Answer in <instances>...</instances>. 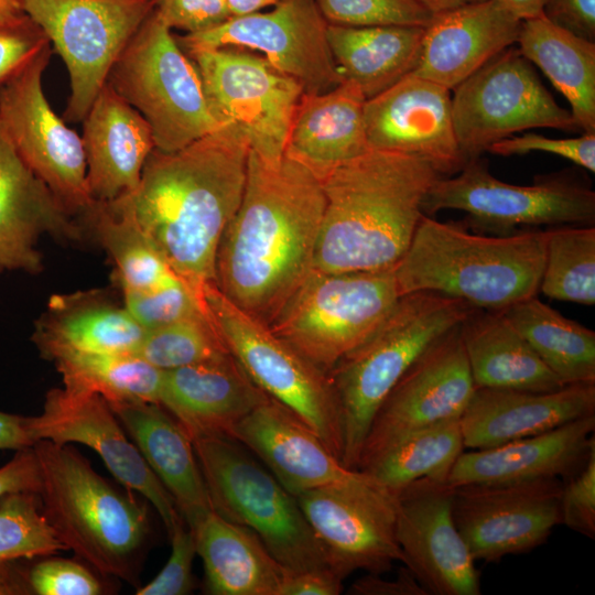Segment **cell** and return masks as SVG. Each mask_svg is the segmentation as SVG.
Returning <instances> with one entry per match:
<instances>
[{"label":"cell","mask_w":595,"mask_h":595,"mask_svg":"<svg viewBox=\"0 0 595 595\" xmlns=\"http://www.w3.org/2000/svg\"><path fill=\"white\" fill-rule=\"evenodd\" d=\"M324 207L307 166L286 155L270 165L250 150L240 204L218 245L217 289L269 325L313 270Z\"/></svg>","instance_id":"1"},{"label":"cell","mask_w":595,"mask_h":595,"mask_svg":"<svg viewBox=\"0 0 595 595\" xmlns=\"http://www.w3.org/2000/svg\"><path fill=\"white\" fill-rule=\"evenodd\" d=\"M250 147L231 125L174 152L154 149L130 193L101 203L129 216L173 271L202 295L245 188Z\"/></svg>","instance_id":"2"},{"label":"cell","mask_w":595,"mask_h":595,"mask_svg":"<svg viewBox=\"0 0 595 595\" xmlns=\"http://www.w3.org/2000/svg\"><path fill=\"white\" fill-rule=\"evenodd\" d=\"M441 176L420 158L371 149L325 173L313 270L394 268L410 246L428 191Z\"/></svg>","instance_id":"3"},{"label":"cell","mask_w":595,"mask_h":595,"mask_svg":"<svg viewBox=\"0 0 595 595\" xmlns=\"http://www.w3.org/2000/svg\"><path fill=\"white\" fill-rule=\"evenodd\" d=\"M545 240V230L488 236L423 214L394 267L399 292L432 291L476 309L504 312L538 295Z\"/></svg>","instance_id":"4"},{"label":"cell","mask_w":595,"mask_h":595,"mask_svg":"<svg viewBox=\"0 0 595 595\" xmlns=\"http://www.w3.org/2000/svg\"><path fill=\"white\" fill-rule=\"evenodd\" d=\"M42 511L66 550L96 572L137 584L151 532L147 504L120 491L68 444L40 440Z\"/></svg>","instance_id":"5"},{"label":"cell","mask_w":595,"mask_h":595,"mask_svg":"<svg viewBox=\"0 0 595 595\" xmlns=\"http://www.w3.org/2000/svg\"><path fill=\"white\" fill-rule=\"evenodd\" d=\"M475 309L432 291L403 294L368 338L331 369L327 376L339 410L345 467L357 469L375 414L400 378Z\"/></svg>","instance_id":"6"},{"label":"cell","mask_w":595,"mask_h":595,"mask_svg":"<svg viewBox=\"0 0 595 595\" xmlns=\"http://www.w3.org/2000/svg\"><path fill=\"white\" fill-rule=\"evenodd\" d=\"M213 510L253 531L286 571H331L295 496L231 437L193 441Z\"/></svg>","instance_id":"7"},{"label":"cell","mask_w":595,"mask_h":595,"mask_svg":"<svg viewBox=\"0 0 595 595\" xmlns=\"http://www.w3.org/2000/svg\"><path fill=\"white\" fill-rule=\"evenodd\" d=\"M107 82L147 120L161 152L181 150L223 126L195 64L156 10L122 51Z\"/></svg>","instance_id":"8"},{"label":"cell","mask_w":595,"mask_h":595,"mask_svg":"<svg viewBox=\"0 0 595 595\" xmlns=\"http://www.w3.org/2000/svg\"><path fill=\"white\" fill-rule=\"evenodd\" d=\"M400 296L394 268L348 272L312 270L268 326L328 374L368 338Z\"/></svg>","instance_id":"9"},{"label":"cell","mask_w":595,"mask_h":595,"mask_svg":"<svg viewBox=\"0 0 595 595\" xmlns=\"http://www.w3.org/2000/svg\"><path fill=\"white\" fill-rule=\"evenodd\" d=\"M444 209L466 213L465 226L478 234L509 235L518 226H594L595 192L570 170L538 175L531 185L509 184L476 158L456 175L439 177L428 191L423 214Z\"/></svg>","instance_id":"10"},{"label":"cell","mask_w":595,"mask_h":595,"mask_svg":"<svg viewBox=\"0 0 595 595\" xmlns=\"http://www.w3.org/2000/svg\"><path fill=\"white\" fill-rule=\"evenodd\" d=\"M202 296L227 350L249 378L314 430L340 461V416L327 374L231 303L215 283L206 284Z\"/></svg>","instance_id":"11"},{"label":"cell","mask_w":595,"mask_h":595,"mask_svg":"<svg viewBox=\"0 0 595 595\" xmlns=\"http://www.w3.org/2000/svg\"><path fill=\"white\" fill-rule=\"evenodd\" d=\"M21 6L67 68L71 95L64 120L83 122L156 0H21Z\"/></svg>","instance_id":"12"},{"label":"cell","mask_w":595,"mask_h":595,"mask_svg":"<svg viewBox=\"0 0 595 595\" xmlns=\"http://www.w3.org/2000/svg\"><path fill=\"white\" fill-rule=\"evenodd\" d=\"M453 91L454 131L467 161L520 131L581 132L571 111L554 100L518 47L500 52Z\"/></svg>","instance_id":"13"},{"label":"cell","mask_w":595,"mask_h":595,"mask_svg":"<svg viewBox=\"0 0 595 595\" xmlns=\"http://www.w3.org/2000/svg\"><path fill=\"white\" fill-rule=\"evenodd\" d=\"M186 54L218 121L238 129L266 163L279 164L302 86L249 50L202 48Z\"/></svg>","instance_id":"14"},{"label":"cell","mask_w":595,"mask_h":595,"mask_svg":"<svg viewBox=\"0 0 595 595\" xmlns=\"http://www.w3.org/2000/svg\"><path fill=\"white\" fill-rule=\"evenodd\" d=\"M51 55L48 45L0 88V121L22 160L64 209L83 216L94 204L84 144L45 97L42 79Z\"/></svg>","instance_id":"15"},{"label":"cell","mask_w":595,"mask_h":595,"mask_svg":"<svg viewBox=\"0 0 595 595\" xmlns=\"http://www.w3.org/2000/svg\"><path fill=\"white\" fill-rule=\"evenodd\" d=\"M296 501L343 581L357 570L382 574L403 554L396 539L397 495L369 475L303 491Z\"/></svg>","instance_id":"16"},{"label":"cell","mask_w":595,"mask_h":595,"mask_svg":"<svg viewBox=\"0 0 595 595\" xmlns=\"http://www.w3.org/2000/svg\"><path fill=\"white\" fill-rule=\"evenodd\" d=\"M327 25L316 0H280L267 12L231 17L213 29L176 40L185 53L218 47L260 52L294 78L304 93L317 94L344 80L331 53Z\"/></svg>","instance_id":"17"},{"label":"cell","mask_w":595,"mask_h":595,"mask_svg":"<svg viewBox=\"0 0 595 595\" xmlns=\"http://www.w3.org/2000/svg\"><path fill=\"white\" fill-rule=\"evenodd\" d=\"M560 478L452 486V513L473 559L498 562L545 543L561 524Z\"/></svg>","instance_id":"18"},{"label":"cell","mask_w":595,"mask_h":595,"mask_svg":"<svg viewBox=\"0 0 595 595\" xmlns=\"http://www.w3.org/2000/svg\"><path fill=\"white\" fill-rule=\"evenodd\" d=\"M475 389L458 325L428 348L383 400L364 441L357 470L408 435L459 419Z\"/></svg>","instance_id":"19"},{"label":"cell","mask_w":595,"mask_h":595,"mask_svg":"<svg viewBox=\"0 0 595 595\" xmlns=\"http://www.w3.org/2000/svg\"><path fill=\"white\" fill-rule=\"evenodd\" d=\"M26 428L34 443L74 442L93 448L120 484L142 495L155 508L167 534L183 519L171 495L101 396L65 386L52 389L45 396L41 414L26 416Z\"/></svg>","instance_id":"20"},{"label":"cell","mask_w":595,"mask_h":595,"mask_svg":"<svg viewBox=\"0 0 595 595\" xmlns=\"http://www.w3.org/2000/svg\"><path fill=\"white\" fill-rule=\"evenodd\" d=\"M396 539L403 564L429 595H479L478 571L452 513V486L418 479L397 494Z\"/></svg>","instance_id":"21"},{"label":"cell","mask_w":595,"mask_h":595,"mask_svg":"<svg viewBox=\"0 0 595 595\" xmlns=\"http://www.w3.org/2000/svg\"><path fill=\"white\" fill-rule=\"evenodd\" d=\"M448 88L413 73L365 102L371 150L420 158L442 176L459 172L467 160L456 140Z\"/></svg>","instance_id":"22"},{"label":"cell","mask_w":595,"mask_h":595,"mask_svg":"<svg viewBox=\"0 0 595 595\" xmlns=\"http://www.w3.org/2000/svg\"><path fill=\"white\" fill-rule=\"evenodd\" d=\"M73 218L25 164L0 121V274L41 272L40 238L79 239Z\"/></svg>","instance_id":"23"},{"label":"cell","mask_w":595,"mask_h":595,"mask_svg":"<svg viewBox=\"0 0 595 595\" xmlns=\"http://www.w3.org/2000/svg\"><path fill=\"white\" fill-rule=\"evenodd\" d=\"M231 439L248 448L293 496L363 475L345 467L314 430L270 397L235 426Z\"/></svg>","instance_id":"24"},{"label":"cell","mask_w":595,"mask_h":595,"mask_svg":"<svg viewBox=\"0 0 595 595\" xmlns=\"http://www.w3.org/2000/svg\"><path fill=\"white\" fill-rule=\"evenodd\" d=\"M268 399L228 353L164 370L160 405L194 441L231 437L235 426Z\"/></svg>","instance_id":"25"},{"label":"cell","mask_w":595,"mask_h":595,"mask_svg":"<svg viewBox=\"0 0 595 595\" xmlns=\"http://www.w3.org/2000/svg\"><path fill=\"white\" fill-rule=\"evenodd\" d=\"M595 414V383L548 392L476 388L459 416L465 450L495 447Z\"/></svg>","instance_id":"26"},{"label":"cell","mask_w":595,"mask_h":595,"mask_svg":"<svg viewBox=\"0 0 595 595\" xmlns=\"http://www.w3.org/2000/svg\"><path fill=\"white\" fill-rule=\"evenodd\" d=\"M521 23L495 0L433 14L424 29L420 61L412 73L453 90L517 43Z\"/></svg>","instance_id":"27"},{"label":"cell","mask_w":595,"mask_h":595,"mask_svg":"<svg viewBox=\"0 0 595 595\" xmlns=\"http://www.w3.org/2000/svg\"><path fill=\"white\" fill-rule=\"evenodd\" d=\"M595 414L495 447L465 450L454 463L451 486L567 478L595 451Z\"/></svg>","instance_id":"28"},{"label":"cell","mask_w":595,"mask_h":595,"mask_svg":"<svg viewBox=\"0 0 595 595\" xmlns=\"http://www.w3.org/2000/svg\"><path fill=\"white\" fill-rule=\"evenodd\" d=\"M83 125L86 180L93 203H109L132 192L155 148L147 120L107 82Z\"/></svg>","instance_id":"29"},{"label":"cell","mask_w":595,"mask_h":595,"mask_svg":"<svg viewBox=\"0 0 595 595\" xmlns=\"http://www.w3.org/2000/svg\"><path fill=\"white\" fill-rule=\"evenodd\" d=\"M108 404L171 495L187 527H193L213 508L188 434L158 403L118 401Z\"/></svg>","instance_id":"30"},{"label":"cell","mask_w":595,"mask_h":595,"mask_svg":"<svg viewBox=\"0 0 595 595\" xmlns=\"http://www.w3.org/2000/svg\"><path fill=\"white\" fill-rule=\"evenodd\" d=\"M366 98L353 82L306 94L296 106L284 155L307 166L318 177L370 150L366 136Z\"/></svg>","instance_id":"31"},{"label":"cell","mask_w":595,"mask_h":595,"mask_svg":"<svg viewBox=\"0 0 595 595\" xmlns=\"http://www.w3.org/2000/svg\"><path fill=\"white\" fill-rule=\"evenodd\" d=\"M459 334L476 388L548 392L564 387L504 312L475 309Z\"/></svg>","instance_id":"32"},{"label":"cell","mask_w":595,"mask_h":595,"mask_svg":"<svg viewBox=\"0 0 595 595\" xmlns=\"http://www.w3.org/2000/svg\"><path fill=\"white\" fill-rule=\"evenodd\" d=\"M212 595H278L285 569L250 529L214 510L190 528Z\"/></svg>","instance_id":"33"},{"label":"cell","mask_w":595,"mask_h":595,"mask_svg":"<svg viewBox=\"0 0 595 595\" xmlns=\"http://www.w3.org/2000/svg\"><path fill=\"white\" fill-rule=\"evenodd\" d=\"M145 332L125 306L91 291L52 298L32 339L45 358L58 350L134 354Z\"/></svg>","instance_id":"34"},{"label":"cell","mask_w":595,"mask_h":595,"mask_svg":"<svg viewBox=\"0 0 595 595\" xmlns=\"http://www.w3.org/2000/svg\"><path fill=\"white\" fill-rule=\"evenodd\" d=\"M424 29L328 24L327 41L340 75L355 83L367 100L416 68Z\"/></svg>","instance_id":"35"},{"label":"cell","mask_w":595,"mask_h":595,"mask_svg":"<svg viewBox=\"0 0 595 595\" xmlns=\"http://www.w3.org/2000/svg\"><path fill=\"white\" fill-rule=\"evenodd\" d=\"M517 43L519 52L565 97L581 132L595 133V42L542 13L522 20Z\"/></svg>","instance_id":"36"},{"label":"cell","mask_w":595,"mask_h":595,"mask_svg":"<svg viewBox=\"0 0 595 595\" xmlns=\"http://www.w3.org/2000/svg\"><path fill=\"white\" fill-rule=\"evenodd\" d=\"M563 386L595 383V332L570 320L537 295L504 311Z\"/></svg>","instance_id":"37"},{"label":"cell","mask_w":595,"mask_h":595,"mask_svg":"<svg viewBox=\"0 0 595 595\" xmlns=\"http://www.w3.org/2000/svg\"><path fill=\"white\" fill-rule=\"evenodd\" d=\"M46 358L54 361L65 387L95 392L107 402L160 404L164 370L139 356L58 350Z\"/></svg>","instance_id":"38"},{"label":"cell","mask_w":595,"mask_h":595,"mask_svg":"<svg viewBox=\"0 0 595 595\" xmlns=\"http://www.w3.org/2000/svg\"><path fill=\"white\" fill-rule=\"evenodd\" d=\"M464 451L459 419H450L408 435L360 472L397 495L421 478L446 482Z\"/></svg>","instance_id":"39"},{"label":"cell","mask_w":595,"mask_h":595,"mask_svg":"<svg viewBox=\"0 0 595 595\" xmlns=\"http://www.w3.org/2000/svg\"><path fill=\"white\" fill-rule=\"evenodd\" d=\"M82 217L115 262L123 292L148 291L181 279L129 216L94 203Z\"/></svg>","instance_id":"40"},{"label":"cell","mask_w":595,"mask_h":595,"mask_svg":"<svg viewBox=\"0 0 595 595\" xmlns=\"http://www.w3.org/2000/svg\"><path fill=\"white\" fill-rule=\"evenodd\" d=\"M545 259L539 291L545 296L595 304V227L560 225L545 230Z\"/></svg>","instance_id":"41"},{"label":"cell","mask_w":595,"mask_h":595,"mask_svg":"<svg viewBox=\"0 0 595 595\" xmlns=\"http://www.w3.org/2000/svg\"><path fill=\"white\" fill-rule=\"evenodd\" d=\"M208 313L148 329L136 356L161 370L204 363L228 354Z\"/></svg>","instance_id":"42"},{"label":"cell","mask_w":595,"mask_h":595,"mask_svg":"<svg viewBox=\"0 0 595 595\" xmlns=\"http://www.w3.org/2000/svg\"><path fill=\"white\" fill-rule=\"evenodd\" d=\"M66 550L47 522L35 493L0 497V562L48 556Z\"/></svg>","instance_id":"43"},{"label":"cell","mask_w":595,"mask_h":595,"mask_svg":"<svg viewBox=\"0 0 595 595\" xmlns=\"http://www.w3.org/2000/svg\"><path fill=\"white\" fill-rule=\"evenodd\" d=\"M316 3L325 21L334 25L426 28L433 18L416 0H316Z\"/></svg>","instance_id":"44"},{"label":"cell","mask_w":595,"mask_h":595,"mask_svg":"<svg viewBox=\"0 0 595 595\" xmlns=\"http://www.w3.org/2000/svg\"><path fill=\"white\" fill-rule=\"evenodd\" d=\"M123 296L125 307L147 331L207 313L203 296L182 279Z\"/></svg>","instance_id":"45"},{"label":"cell","mask_w":595,"mask_h":595,"mask_svg":"<svg viewBox=\"0 0 595 595\" xmlns=\"http://www.w3.org/2000/svg\"><path fill=\"white\" fill-rule=\"evenodd\" d=\"M32 594L100 595L102 582L82 563L63 558H45L26 570Z\"/></svg>","instance_id":"46"},{"label":"cell","mask_w":595,"mask_h":595,"mask_svg":"<svg viewBox=\"0 0 595 595\" xmlns=\"http://www.w3.org/2000/svg\"><path fill=\"white\" fill-rule=\"evenodd\" d=\"M171 554L159 574L136 592L137 595H185L193 591V561L196 544L193 531L181 519L169 534Z\"/></svg>","instance_id":"47"},{"label":"cell","mask_w":595,"mask_h":595,"mask_svg":"<svg viewBox=\"0 0 595 595\" xmlns=\"http://www.w3.org/2000/svg\"><path fill=\"white\" fill-rule=\"evenodd\" d=\"M488 152L501 156L523 155L530 152L552 153L592 173L595 172V133L583 132L576 138L552 139L527 132L494 143Z\"/></svg>","instance_id":"48"},{"label":"cell","mask_w":595,"mask_h":595,"mask_svg":"<svg viewBox=\"0 0 595 595\" xmlns=\"http://www.w3.org/2000/svg\"><path fill=\"white\" fill-rule=\"evenodd\" d=\"M560 515L561 524L595 538V451L578 470L562 480Z\"/></svg>","instance_id":"49"},{"label":"cell","mask_w":595,"mask_h":595,"mask_svg":"<svg viewBox=\"0 0 595 595\" xmlns=\"http://www.w3.org/2000/svg\"><path fill=\"white\" fill-rule=\"evenodd\" d=\"M48 45L44 31L26 14L0 23V88Z\"/></svg>","instance_id":"50"},{"label":"cell","mask_w":595,"mask_h":595,"mask_svg":"<svg viewBox=\"0 0 595 595\" xmlns=\"http://www.w3.org/2000/svg\"><path fill=\"white\" fill-rule=\"evenodd\" d=\"M155 10L171 30L185 34L213 29L230 18L224 0H156Z\"/></svg>","instance_id":"51"},{"label":"cell","mask_w":595,"mask_h":595,"mask_svg":"<svg viewBox=\"0 0 595 595\" xmlns=\"http://www.w3.org/2000/svg\"><path fill=\"white\" fill-rule=\"evenodd\" d=\"M41 486V467L33 446L15 451L14 456L0 467V497L22 491L39 495Z\"/></svg>","instance_id":"52"},{"label":"cell","mask_w":595,"mask_h":595,"mask_svg":"<svg viewBox=\"0 0 595 595\" xmlns=\"http://www.w3.org/2000/svg\"><path fill=\"white\" fill-rule=\"evenodd\" d=\"M543 14L553 23L595 42V0H547Z\"/></svg>","instance_id":"53"},{"label":"cell","mask_w":595,"mask_h":595,"mask_svg":"<svg viewBox=\"0 0 595 595\" xmlns=\"http://www.w3.org/2000/svg\"><path fill=\"white\" fill-rule=\"evenodd\" d=\"M343 580L332 571H285L278 595H338Z\"/></svg>","instance_id":"54"},{"label":"cell","mask_w":595,"mask_h":595,"mask_svg":"<svg viewBox=\"0 0 595 595\" xmlns=\"http://www.w3.org/2000/svg\"><path fill=\"white\" fill-rule=\"evenodd\" d=\"M349 593L355 595H429L405 565L399 569L394 580H383L380 574L368 573L351 584Z\"/></svg>","instance_id":"55"},{"label":"cell","mask_w":595,"mask_h":595,"mask_svg":"<svg viewBox=\"0 0 595 595\" xmlns=\"http://www.w3.org/2000/svg\"><path fill=\"white\" fill-rule=\"evenodd\" d=\"M33 444L26 428V416L0 411V451H19Z\"/></svg>","instance_id":"56"},{"label":"cell","mask_w":595,"mask_h":595,"mask_svg":"<svg viewBox=\"0 0 595 595\" xmlns=\"http://www.w3.org/2000/svg\"><path fill=\"white\" fill-rule=\"evenodd\" d=\"M26 570L19 560L0 562V595L32 594Z\"/></svg>","instance_id":"57"},{"label":"cell","mask_w":595,"mask_h":595,"mask_svg":"<svg viewBox=\"0 0 595 595\" xmlns=\"http://www.w3.org/2000/svg\"><path fill=\"white\" fill-rule=\"evenodd\" d=\"M521 20L534 18L543 13L547 0H495Z\"/></svg>","instance_id":"58"},{"label":"cell","mask_w":595,"mask_h":595,"mask_svg":"<svg viewBox=\"0 0 595 595\" xmlns=\"http://www.w3.org/2000/svg\"><path fill=\"white\" fill-rule=\"evenodd\" d=\"M280 0H224L231 17H242L273 7Z\"/></svg>","instance_id":"59"},{"label":"cell","mask_w":595,"mask_h":595,"mask_svg":"<svg viewBox=\"0 0 595 595\" xmlns=\"http://www.w3.org/2000/svg\"><path fill=\"white\" fill-rule=\"evenodd\" d=\"M424 6L431 13L436 14L448 11L468 3L483 0H416Z\"/></svg>","instance_id":"60"},{"label":"cell","mask_w":595,"mask_h":595,"mask_svg":"<svg viewBox=\"0 0 595 595\" xmlns=\"http://www.w3.org/2000/svg\"><path fill=\"white\" fill-rule=\"evenodd\" d=\"M24 14L21 0H0V23L17 20Z\"/></svg>","instance_id":"61"}]
</instances>
